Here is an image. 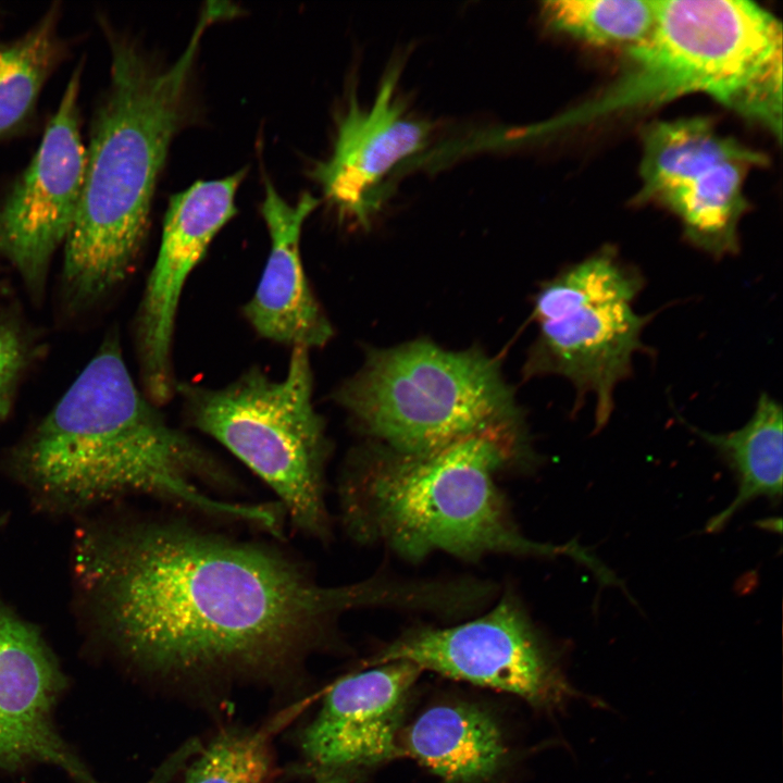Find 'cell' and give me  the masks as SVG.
Listing matches in <instances>:
<instances>
[{"instance_id": "1", "label": "cell", "mask_w": 783, "mask_h": 783, "mask_svg": "<svg viewBox=\"0 0 783 783\" xmlns=\"http://www.w3.org/2000/svg\"><path fill=\"white\" fill-rule=\"evenodd\" d=\"M73 572L102 637L173 681L277 676L343 612L388 600L383 581L322 586L277 549L171 520L85 525Z\"/></svg>"}, {"instance_id": "2", "label": "cell", "mask_w": 783, "mask_h": 783, "mask_svg": "<svg viewBox=\"0 0 783 783\" xmlns=\"http://www.w3.org/2000/svg\"><path fill=\"white\" fill-rule=\"evenodd\" d=\"M9 474L41 509L71 514L127 495H147L269 532L274 505L217 498L220 467L166 423L135 385L111 336L53 409L9 453Z\"/></svg>"}, {"instance_id": "3", "label": "cell", "mask_w": 783, "mask_h": 783, "mask_svg": "<svg viewBox=\"0 0 783 783\" xmlns=\"http://www.w3.org/2000/svg\"><path fill=\"white\" fill-rule=\"evenodd\" d=\"M228 15L224 3L208 2L185 50L166 66L109 34V88L92 121L80 199L64 243L62 287L69 308L95 304L133 268L158 176L186 116L201 39Z\"/></svg>"}, {"instance_id": "4", "label": "cell", "mask_w": 783, "mask_h": 783, "mask_svg": "<svg viewBox=\"0 0 783 783\" xmlns=\"http://www.w3.org/2000/svg\"><path fill=\"white\" fill-rule=\"evenodd\" d=\"M524 439L523 431L500 430L424 452L360 453L340 481L343 523L357 540L382 543L410 560L433 551L467 560L568 556L601 577L606 566L586 548L532 540L513 522L494 475L524 455Z\"/></svg>"}, {"instance_id": "5", "label": "cell", "mask_w": 783, "mask_h": 783, "mask_svg": "<svg viewBox=\"0 0 783 783\" xmlns=\"http://www.w3.org/2000/svg\"><path fill=\"white\" fill-rule=\"evenodd\" d=\"M782 48L781 23L754 2L657 0L655 26L625 51L619 77L559 124H586L703 94L781 139Z\"/></svg>"}, {"instance_id": "6", "label": "cell", "mask_w": 783, "mask_h": 783, "mask_svg": "<svg viewBox=\"0 0 783 783\" xmlns=\"http://www.w3.org/2000/svg\"><path fill=\"white\" fill-rule=\"evenodd\" d=\"M335 400L363 432L401 452L430 451L490 431H523L494 359L426 340L372 350Z\"/></svg>"}, {"instance_id": "7", "label": "cell", "mask_w": 783, "mask_h": 783, "mask_svg": "<svg viewBox=\"0 0 783 783\" xmlns=\"http://www.w3.org/2000/svg\"><path fill=\"white\" fill-rule=\"evenodd\" d=\"M312 386L309 350L294 347L283 380L274 381L256 368L224 388H176L191 424L262 478L299 531L325 539L328 444L312 402Z\"/></svg>"}, {"instance_id": "8", "label": "cell", "mask_w": 783, "mask_h": 783, "mask_svg": "<svg viewBox=\"0 0 783 783\" xmlns=\"http://www.w3.org/2000/svg\"><path fill=\"white\" fill-rule=\"evenodd\" d=\"M644 285L641 271L606 245L544 282L535 296L538 334L526 374L567 378L576 393L573 411L593 394L595 432L609 422L616 387L632 375L635 353L650 350L642 335L654 314L634 308Z\"/></svg>"}, {"instance_id": "9", "label": "cell", "mask_w": 783, "mask_h": 783, "mask_svg": "<svg viewBox=\"0 0 783 783\" xmlns=\"http://www.w3.org/2000/svg\"><path fill=\"white\" fill-rule=\"evenodd\" d=\"M393 661L507 692L538 708H559L577 695L511 595L465 623L411 630L369 664Z\"/></svg>"}, {"instance_id": "10", "label": "cell", "mask_w": 783, "mask_h": 783, "mask_svg": "<svg viewBox=\"0 0 783 783\" xmlns=\"http://www.w3.org/2000/svg\"><path fill=\"white\" fill-rule=\"evenodd\" d=\"M82 66L72 73L40 145L0 207V257L30 296L44 295L53 254L76 216L85 170L80 135Z\"/></svg>"}, {"instance_id": "11", "label": "cell", "mask_w": 783, "mask_h": 783, "mask_svg": "<svg viewBox=\"0 0 783 783\" xmlns=\"http://www.w3.org/2000/svg\"><path fill=\"white\" fill-rule=\"evenodd\" d=\"M246 169L199 181L171 197L159 253L137 319V347L146 396L167 401L176 387L171 369L175 316L184 284L219 231L236 214L235 198Z\"/></svg>"}, {"instance_id": "12", "label": "cell", "mask_w": 783, "mask_h": 783, "mask_svg": "<svg viewBox=\"0 0 783 783\" xmlns=\"http://www.w3.org/2000/svg\"><path fill=\"white\" fill-rule=\"evenodd\" d=\"M66 678L40 631L0 597V769L46 763L75 783H103L60 735L54 710Z\"/></svg>"}, {"instance_id": "13", "label": "cell", "mask_w": 783, "mask_h": 783, "mask_svg": "<svg viewBox=\"0 0 783 783\" xmlns=\"http://www.w3.org/2000/svg\"><path fill=\"white\" fill-rule=\"evenodd\" d=\"M420 672L411 662L393 661L333 685L301 736L308 766L321 776H335L394 757L408 694Z\"/></svg>"}, {"instance_id": "14", "label": "cell", "mask_w": 783, "mask_h": 783, "mask_svg": "<svg viewBox=\"0 0 783 783\" xmlns=\"http://www.w3.org/2000/svg\"><path fill=\"white\" fill-rule=\"evenodd\" d=\"M398 70L382 82L368 109L352 98L339 121L331 157L318 164L313 177L325 198L362 224L377 206L385 176L425 144L430 127L410 117L396 97Z\"/></svg>"}, {"instance_id": "15", "label": "cell", "mask_w": 783, "mask_h": 783, "mask_svg": "<svg viewBox=\"0 0 783 783\" xmlns=\"http://www.w3.org/2000/svg\"><path fill=\"white\" fill-rule=\"evenodd\" d=\"M303 192L294 204L276 191L270 181L261 213L271 247L262 276L244 314L257 333L268 339L306 349L324 346L333 328L320 308L300 258L301 228L319 206Z\"/></svg>"}, {"instance_id": "16", "label": "cell", "mask_w": 783, "mask_h": 783, "mask_svg": "<svg viewBox=\"0 0 783 783\" xmlns=\"http://www.w3.org/2000/svg\"><path fill=\"white\" fill-rule=\"evenodd\" d=\"M767 163L754 149L700 164L666 189L655 203L679 220L686 240L712 258L739 251V222L748 209L744 184L748 173Z\"/></svg>"}, {"instance_id": "17", "label": "cell", "mask_w": 783, "mask_h": 783, "mask_svg": "<svg viewBox=\"0 0 783 783\" xmlns=\"http://www.w3.org/2000/svg\"><path fill=\"white\" fill-rule=\"evenodd\" d=\"M407 753L451 783H477L502 766L506 746L498 724L471 705H439L425 710L403 734Z\"/></svg>"}, {"instance_id": "18", "label": "cell", "mask_w": 783, "mask_h": 783, "mask_svg": "<svg viewBox=\"0 0 783 783\" xmlns=\"http://www.w3.org/2000/svg\"><path fill=\"white\" fill-rule=\"evenodd\" d=\"M701 440L712 447L735 474L734 499L706 525L717 533L746 505L757 498L779 504L782 498L783 433L782 407L761 393L750 419L728 433H710L683 421Z\"/></svg>"}, {"instance_id": "19", "label": "cell", "mask_w": 783, "mask_h": 783, "mask_svg": "<svg viewBox=\"0 0 783 783\" xmlns=\"http://www.w3.org/2000/svg\"><path fill=\"white\" fill-rule=\"evenodd\" d=\"M59 9H50L25 35L0 42V138L33 113L40 91L60 61Z\"/></svg>"}, {"instance_id": "20", "label": "cell", "mask_w": 783, "mask_h": 783, "mask_svg": "<svg viewBox=\"0 0 783 783\" xmlns=\"http://www.w3.org/2000/svg\"><path fill=\"white\" fill-rule=\"evenodd\" d=\"M555 32L598 48L624 52L642 44L657 17V0H555L542 8Z\"/></svg>"}, {"instance_id": "21", "label": "cell", "mask_w": 783, "mask_h": 783, "mask_svg": "<svg viewBox=\"0 0 783 783\" xmlns=\"http://www.w3.org/2000/svg\"><path fill=\"white\" fill-rule=\"evenodd\" d=\"M269 772L264 732L226 731L188 768L185 783H265Z\"/></svg>"}, {"instance_id": "22", "label": "cell", "mask_w": 783, "mask_h": 783, "mask_svg": "<svg viewBox=\"0 0 783 783\" xmlns=\"http://www.w3.org/2000/svg\"><path fill=\"white\" fill-rule=\"evenodd\" d=\"M33 357V341L17 314L0 313V422L9 415Z\"/></svg>"}, {"instance_id": "23", "label": "cell", "mask_w": 783, "mask_h": 783, "mask_svg": "<svg viewBox=\"0 0 783 783\" xmlns=\"http://www.w3.org/2000/svg\"><path fill=\"white\" fill-rule=\"evenodd\" d=\"M5 517L0 515V527L5 523Z\"/></svg>"}]
</instances>
